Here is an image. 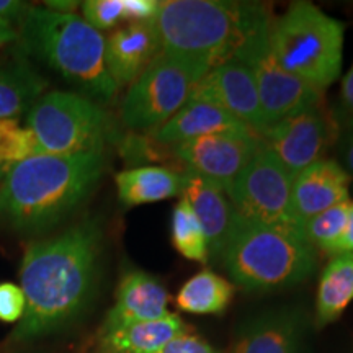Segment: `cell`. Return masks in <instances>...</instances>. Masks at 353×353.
I'll use <instances>...</instances> for the list:
<instances>
[{"instance_id": "obj_1", "label": "cell", "mask_w": 353, "mask_h": 353, "mask_svg": "<svg viewBox=\"0 0 353 353\" xmlns=\"http://www.w3.org/2000/svg\"><path fill=\"white\" fill-rule=\"evenodd\" d=\"M101 247L103 234L94 219L26 247L20 267L26 307L13 342L44 337L79 317L94 294Z\"/></svg>"}, {"instance_id": "obj_2", "label": "cell", "mask_w": 353, "mask_h": 353, "mask_svg": "<svg viewBox=\"0 0 353 353\" xmlns=\"http://www.w3.org/2000/svg\"><path fill=\"white\" fill-rule=\"evenodd\" d=\"M103 170V152L26 159L2 176L0 224L20 234L57 226L94 192Z\"/></svg>"}, {"instance_id": "obj_3", "label": "cell", "mask_w": 353, "mask_h": 353, "mask_svg": "<svg viewBox=\"0 0 353 353\" xmlns=\"http://www.w3.org/2000/svg\"><path fill=\"white\" fill-rule=\"evenodd\" d=\"M270 21L263 3L232 0H165L156 17L162 54L201 76L232 61L242 44Z\"/></svg>"}, {"instance_id": "obj_4", "label": "cell", "mask_w": 353, "mask_h": 353, "mask_svg": "<svg viewBox=\"0 0 353 353\" xmlns=\"http://www.w3.org/2000/svg\"><path fill=\"white\" fill-rule=\"evenodd\" d=\"M20 46L95 103H108L118 87L105 64V37L76 13L32 7L19 25Z\"/></svg>"}, {"instance_id": "obj_5", "label": "cell", "mask_w": 353, "mask_h": 353, "mask_svg": "<svg viewBox=\"0 0 353 353\" xmlns=\"http://www.w3.org/2000/svg\"><path fill=\"white\" fill-rule=\"evenodd\" d=\"M221 259L234 283L249 291L290 288L317 267L316 250L299 231L237 218Z\"/></svg>"}, {"instance_id": "obj_6", "label": "cell", "mask_w": 353, "mask_h": 353, "mask_svg": "<svg viewBox=\"0 0 353 353\" xmlns=\"http://www.w3.org/2000/svg\"><path fill=\"white\" fill-rule=\"evenodd\" d=\"M270 48L291 76L324 92L342 72L345 23L307 0L293 2L272 20Z\"/></svg>"}, {"instance_id": "obj_7", "label": "cell", "mask_w": 353, "mask_h": 353, "mask_svg": "<svg viewBox=\"0 0 353 353\" xmlns=\"http://www.w3.org/2000/svg\"><path fill=\"white\" fill-rule=\"evenodd\" d=\"M26 128L41 152L51 156L103 152L110 136L108 114L99 103L63 90L48 92L34 101Z\"/></svg>"}, {"instance_id": "obj_8", "label": "cell", "mask_w": 353, "mask_h": 353, "mask_svg": "<svg viewBox=\"0 0 353 353\" xmlns=\"http://www.w3.org/2000/svg\"><path fill=\"white\" fill-rule=\"evenodd\" d=\"M203 76L174 57L159 54L131 83L121 101V121L132 131H154L187 103Z\"/></svg>"}, {"instance_id": "obj_9", "label": "cell", "mask_w": 353, "mask_h": 353, "mask_svg": "<svg viewBox=\"0 0 353 353\" xmlns=\"http://www.w3.org/2000/svg\"><path fill=\"white\" fill-rule=\"evenodd\" d=\"M291 190L293 176L260 143L257 152L228 190V196L236 218L244 223L299 231L291 208Z\"/></svg>"}, {"instance_id": "obj_10", "label": "cell", "mask_w": 353, "mask_h": 353, "mask_svg": "<svg viewBox=\"0 0 353 353\" xmlns=\"http://www.w3.org/2000/svg\"><path fill=\"white\" fill-rule=\"evenodd\" d=\"M270 25L272 21L257 30L232 59L247 65L254 74L267 130L293 114L324 103V92L291 76L278 64L268 39Z\"/></svg>"}, {"instance_id": "obj_11", "label": "cell", "mask_w": 353, "mask_h": 353, "mask_svg": "<svg viewBox=\"0 0 353 353\" xmlns=\"http://www.w3.org/2000/svg\"><path fill=\"white\" fill-rule=\"evenodd\" d=\"M337 134V118L321 103L268 128L260 139L294 179L309 165L325 159Z\"/></svg>"}, {"instance_id": "obj_12", "label": "cell", "mask_w": 353, "mask_h": 353, "mask_svg": "<svg viewBox=\"0 0 353 353\" xmlns=\"http://www.w3.org/2000/svg\"><path fill=\"white\" fill-rule=\"evenodd\" d=\"M262 139L254 132H223L185 141L174 148L176 161L185 169L228 190L257 152Z\"/></svg>"}, {"instance_id": "obj_13", "label": "cell", "mask_w": 353, "mask_h": 353, "mask_svg": "<svg viewBox=\"0 0 353 353\" xmlns=\"http://www.w3.org/2000/svg\"><path fill=\"white\" fill-rule=\"evenodd\" d=\"M188 100L216 105L262 138L267 131L260 97L250 69L237 61L211 69L192 88Z\"/></svg>"}, {"instance_id": "obj_14", "label": "cell", "mask_w": 353, "mask_h": 353, "mask_svg": "<svg viewBox=\"0 0 353 353\" xmlns=\"http://www.w3.org/2000/svg\"><path fill=\"white\" fill-rule=\"evenodd\" d=\"M306 334L307 316L301 309H268L237 329L231 353H301Z\"/></svg>"}, {"instance_id": "obj_15", "label": "cell", "mask_w": 353, "mask_h": 353, "mask_svg": "<svg viewBox=\"0 0 353 353\" xmlns=\"http://www.w3.org/2000/svg\"><path fill=\"white\" fill-rule=\"evenodd\" d=\"M161 52L156 20L128 23L105 37V64L118 88L130 87Z\"/></svg>"}, {"instance_id": "obj_16", "label": "cell", "mask_w": 353, "mask_h": 353, "mask_svg": "<svg viewBox=\"0 0 353 353\" xmlns=\"http://www.w3.org/2000/svg\"><path fill=\"white\" fill-rule=\"evenodd\" d=\"M350 182V175L334 159L317 161L294 176L291 208L299 231L306 221L341 203H347Z\"/></svg>"}, {"instance_id": "obj_17", "label": "cell", "mask_w": 353, "mask_h": 353, "mask_svg": "<svg viewBox=\"0 0 353 353\" xmlns=\"http://www.w3.org/2000/svg\"><path fill=\"white\" fill-rule=\"evenodd\" d=\"M169 293L149 273L131 270L121 278L117 299L103 321L101 332H108L138 322L157 321L169 314Z\"/></svg>"}, {"instance_id": "obj_18", "label": "cell", "mask_w": 353, "mask_h": 353, "mask_svg": "<svg viewBox=\"0 0 353 353\" xmlns=\"http://www.w3.org/2000/svg\"><path fill=\"white\" fill-rule=\"evenodd\" d=\"M180 195L200 221L208 242L210 257H221L236 219L226 190L195 172L183 169Z\"/></svg>"}, {"instance_id": "obj_19", "label": "cell", "mask_w": 353, "mask_h": 353, "mask_svg": "<svg viewBox=\"0 0 353 353\" xmlns=\"http://www.w3.org/2000/svg\"><path fill=\"white\" fill-rule=\"evenodd\" d=\"M223 132H252L239 120L216 105L200 100H187L169 121L151 131V136L159 144L176 145L206 136Z\"/></svg>"}, {"instance_id": "obj_20", "label": "cell", "mask_w": 353, "mask_h": 353, "mask_svg": "<svg viewBox=\"0 0 353 353\" xmlns=\"http://www.w3.org/2000/svg\"><path fill=\"white\" fill-rule=\"evenodd\" d=\"M187 330L185 322L174 312H169L162 319L101 332L100 353H157L172 339Z\"/></svg>"}, {"instance_id": "obj_21", "label": "cell", "mask_w": 353, "mask_h": 353, "mask_svg": "<svg viewBox=\"0 0 353 353\" xmlns=\"http://www.w3.org/2000/svg\"><path fill=\"white\" fill-rule=\"evenodd\" d=\"M114 182L125 206L149 205L180 195L182 172L164 165H143L120 172Z\"/></svg>"}, {"instance_id": "obj_22", "label": "cell", "mask_w": 353, "mask_h": 353, "mask_svg": "<svg viewBox=\"0 0 353 353\" xmlns=\"http://www.w3.org/2000/svg\"><path fill=\"white\" fill-rule=\"evenodd\" d=\"M353 301V254L332 257L321 273L316 298V325L325 327L341 317Z\"/></svg>"}, {"instance_id": "obj_23", "label": "cell", "mask_w": 353, "mask_h": 353, "mask_svg": "<svg viewBox=\"0 0 353 353\" xmlns=\"http://www.w3.org/2000/svg\"><path fill=\"white\" fill-rule=\"evenodd\" d=\"M48 81L28 63L0 64V120H19L44 94Z\"/></svg>"}, {"instance_id": "obj_24", "label": "cell", "mask_w": 353, "mask_h": 353, "mask_svg": "<svg viewBox=\"0 0 353 353\" xmlns=\"http://www.w3.org/2000/svg\"><path fill=\"white\" fill-rule=\"evenodd\" d=\"M236 288L231 281L210 268L188 278L175 296L180 311L188 314H223L231 304Z\"/></svg>"}, {"instance_id": "obj_25", "label": "cell", "mask_w": 353, "mask_h": 353, "mask_svg": "<svg viewBox=\"0 0 353 353\" xmlns=\"http://www.w3.org/2000/svg\"><path fill=\"white\" fill-rule=\"evenodd\" d=\"M172 244L182 257L192 262L206 263L210 249L200 221L183 198H180L172 213Z\"/></svg>"}, {"instance_id": "obj_26", "label": "cell", "mask_w": 353, "mask_h": 353, "mask_svg": "<svg viewBox=\"0 0 353 353\" xmlns=\"http://www.w3.org/2000/svg\"><path fill=\"white\" fill-rule=\"evenodd\" d=\"M348 206H350V201L341 203V205L314 216L303 224V237L307 244L312 245L316 252L321 250L322 254L335 257L339 241H341L347 226Z\"/></svg>"}, {"instance_id": "obj_27", "label": "cell", "mask_w": 353, "mask_h": 353, "mask_svg": "<svg viewBox=\"0 0 353 353\" xmlns=\"http://www.w3.org/2000/svg\"><path fill=\"white\" fill-rule=\"evenodd\" d=\"M41 149L33 132L19 120H0V172L6 175L13 165L39 156Z\"/></svg>"}, {"instance_id": "obj_28", "label": "cell", "mask_w": 353, "mask_h": 353, "mask_svg": "<svg viewBox=\"0 0 353 353\" xmlns=\"http://www.w3.org/2000/svg\"><path fill=\"white\" fill-rule=\"evenodd\" d=\"M81 8L82 19L100 33L128 23L125 0H87L81 3Z\"/></svg>"}, {"instance_id": "obj_29", "label": "cell", "mask_w": 353, "mask_h": 353, "mask_svg": "<svg viewBox=\"0 0 353 353\" xmlns=\"http://www.w3.org/2000/svg\"><path fill=\"white\" fill-rule=\"evenodd\" d=\"M23 290L13 283H0V321L19 322L25 314Z\"/></svg>"}, {"instance_id": "obj_30", "label": "cell", "mask_w": 353, "mask_h": 353, "mask_svg": "<svg viewBox=\"0 0 353 353\" xmlns=\"http://www.w3.org/2000/svg\"><path fill=\"white\" fill-rule=\"evenodd\" d=\"M157 353H219L200 335L187 332L176 335L169 343H165Z\"/></svg>"}, {"instance_id": "obj_31", "label": "cell", "mask_w": 353, "mask_h": 353, "mask_svg": "<svg viewBox=\"0 0 353 353\" xmlns=\"http://www.w3.org/2000/svg\"><path fill=\"white\" fill-rule=\"evenodd\" d=\"M339 125V154L343 162V169L353 179V118L348 117L347 113H342L337 118Z\"/></svg>"}, {"instance_id": "obj_32", "label": "cell", "mask_w": 353, "mask_h": 353, "mask_svg": "<svg viewBox=\"0 0 353 353\" xmlns=\"http://www.w3.org/2000/svg\"><path fill=\"white\" fill-rule=\"evenodd\" d=\"M30 8L32 7L28 3L20 0H0V19L7 20L13 26L20 25Z\"/></svg>"}, {"instance_id": "obj_33", "label": "cell", "mask_w": 353, "mask_h": 353, "mask_svg": "<svg viewBox=\"0 0 353 353\" xmlns=\"http://www.w3.org/2000/svg\"><path fill=\"white\" fill-rule=\"evenodd\" d=\"M353 254V203L350 201V206H348V219L345 231H343L341 241H339L337 245V254Z\"/></svg>"}, {"instance_id": "obj_34", "label": "cell", "mask_w": 353, "mask_h": 353, "mask_svg": "<svg viewBox=\"0 0 353 353\" xmlns=\"http://www.w3.org/2000/svg\"><path fill=\"white\" fill-rule=\"evenodd\" d=\"M341 95L343 103V113H347L348 117L353 118V64L342 81Z\"/></svg>"}, {"instance_id": "obj_35", "label": "cell", "mask_w": 353, "mask_h": 353, "mask_svg": "<svg viewBox=\"0 0 353 353\" xmlns=\"http://www.w3.org/2000/svg\"><path fill=\"white\" fill-rule=\"evenodd\" d=\"M19 39V28H15L7 20L0 19V46L8 44Z\"/></svg>"}, {"instance_id": "obj_36", "label": "cell", "mask_w": 353, "mask_h": 353, "mask_svg": "<svg viewBox=\"0 0 353 353\" xmlns=\"http://www.w3.org/2000/svg\"><path fill=\"white\" fill-rule=\"evenodd\" d=\"M44 6H46L48 10H52L57 13H74L76 8L81 7V3L69 2V0H65V2H61V0H52V2H46Z\"/></svg>"}, {"instance_id": "obj_37", "label": "cell", "mask_w": 353, "mask_h": 353, "mask_svg": "<svg viewBox=\"0 0 353 353\" xmlns=\"http://www.w3.org/2000/svg\"><path fill=\"white\" fill-rule=\"evenodd\" d=\"M2 176H3V175H2V172H0V179H2Z\"/></svg>"}]
</instances>
